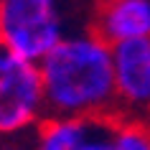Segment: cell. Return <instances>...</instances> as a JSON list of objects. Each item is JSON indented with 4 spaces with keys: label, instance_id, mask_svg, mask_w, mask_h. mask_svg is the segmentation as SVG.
<instances>
[{
    "label": "cell",
    "instance_id": "cell-9",
    "mask_svg": "<svg viewBox=\"0 0 150 150\" xmlns=\"http://www.w3.org/2000/svg\"><path fill=\"white\" fill-rule=\"evenodd\" d=\"M94 3H99V0H94Z\"/></svg>",
    "mask_w": 150,
    "mask_h": 150
},
{
    "label": "cell",
    "instance_id": "cell-1",
    "mask_svg": "<svg viewBox=\"0 0 150 150\" xmlns=\"http://www.w3.org/2000/svg\"><path fill=\"white\" fill-rule=\"evenodd\" d=\"M46 115H112L117 112L112 43L92 28L64 33L38 61Z\"/></svg>",
    "mask_w": 150,
    "mask_h": 150
},
{
    "label": "cell",
    "instance_id": "cell-5",
    "mask_svg": "<svg viewBox=\"0 0 150 150\" xmlns=\"http://www.w3.org/2000/svg\"><path fill=\"white\" fill-rule=\"evenodd\" d=\"M117 112L148 117L150 112V38H130L112 43Z\"/></svg>",
    "mask_w": 150,
    "mask_h": 150
},
{
    "label": "cell",
    "instance_id": "cell-3",
    "mask_svg": "<svg viewBox=\"0 0 150 150\" xmlns=\"http://www.w3.org/2000/svg\"><path fill=\"white\" fill-rule=\"evenodd\" d=\"M61 0H0V41L41 61L64 38Z\"/></svg>",
    "mask_w": 150,
    "mask_h": 150
},
{
    "label": "cell",
    "instance_id": "cell-4",
    "mask_svg": "<svg viewBox=\"0 0 150 150\" xmlns=\"http://www.w3.org/2000/svg\"><path fill=\"white\" fill-rule=\"evenodd\" d=\"M120 112L112 115H43L36 125L38 148L43 150H115V125Z\"/></svg>",
    "mask_w": 150,
    "mask_h": 150
},
{
    "label": "cell",
    "instance_id": "cell-8",
    "mask_svg": "<svg viewBox=\"0 0 150 150\" xmlns=\"http://www.w3.org/2000/svg\"><path fill=\"white\" fill-rule=\"evenodd\" d=\"M145 120H148V122H150V112H148V117H145Z\"/></svg>",
    "mask_w": 150,
    "mask_h": 150
},
{
    "label": "cell",
    "instance_id": "cell-6",
    "mask_svg": "<svg viewBox=\"0 0 150 150\" xmlns=\"http://www.w3.org/2000/svg\"><path fill=\"white\" fill-rule=\"evenodd\" d=\"M92 31L110 43L150 38V0H99L92 13Z\"/></svg>",
    "mask_w": 150,
    "mask_h": 150
},
{
    "label": "cell",
    "instance_id": "cell-7",
    "mask_svg": "<svg viewBox=\"0 0 150 150\" xmlns=\"http://www.w3.org/2000/svg\"><path fill=\"white\" fill-rule=\"evenodd\" d=\"M115 150H150V122L145 117L120 115L115 125Z\"/></svg>",
    "mask_w": 150,
    "mask_h": 150
},
{
    "label": "cell",
    "instance_id": "cell-2",
    "mask_svg": "<svg viewBox=\"0 0 150 150\" xmlns=\"http://www.w3.org/2000/svg\"><path fill=\"white\" fill-rule=\"evenodd\" d=\"M46 115L38 61L0 41V137L21 135Z\"/></svg>",
    "mask_w": 150,
    "mask_h": 150
}]
</instances>
